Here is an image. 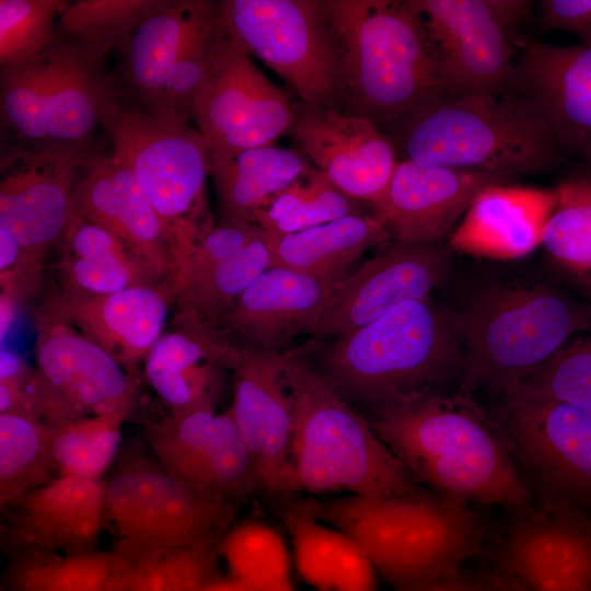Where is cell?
Wrapping results in <instances>:
<instances>
[{"label": "cell", "instance_id": "cell-1", "mask_svg": "<svg viewBox=\"0 0 591 591\" xmlns=\"http://www.w3.org/2000/svg\"><path fill=\"white\" fill-rule=\"evenodd\" d=\"M369 422L413 477L436 493L512 512L534 506L501 427L465 393L426 392Z\"/></svg>", "mask_w": 591, "mask_h": 591}, {"label": "cell", "instance_id": "cell-2", "mask_svg": "<svg viewBox=\"0 0 591 591\" xmlns=\"http://www.w3.org/2000/svg\"><path fill=\"white\" fill-rule=\"evenodd\" d=\"M344 55L341 113L392 130L445 95L437 47L414 0H326Z\"/></svg>", "mask_w": 591, "mask_h": 591}, {"label": "cell", "instance_id": "cell-3", "mask_svg": "<svg viewBox=\"0 0 591 591\" xmlns=\"http://www.w3.org/2000/svg\"><path fill=\"white\" fill-rule=\"evenodd\" d=\"M385 135L398 161L515 177L546 171L564 154L541 112L520 91L443 95Z\"/></svg>", "mask_w": 591, "mask_h": 591}, {"label": "cell", "instance_id": "cell-4", "mask_svg": "<svg viewBox=\"0 0 591 591\" xmlns=\"http://www.w3.org/2000/svg\"><path fill=\"white\" fill-rule=\"evenodd\" d=\"M293 399L292 463L298 491L393 498L419 491L416 479L302 350L279 354Z\"/></svg>", "mask_w": 591, "mask_h": 591}, {"label": "cell", "instance_id": "cell-5", "mask_svg": "<svg viewBox=\"0 0 591 591\" xmlns=\"http://www.w3.org/2000/svg\"><path fill=\"white\" fill-rule=\"evenodd\" d=\"M310 503L316 518L354 540L397 591L460 570L484 547L485 526L470 502L438 493Z\"/></svg>", "mask_w": 591, "mask_h": 591}, {"label": "cell", "instance_id": "cell-6", "mask_svg": "<svg viewBox=\"0 0 591 591\" xmlns=\"http://www.w3.org/2000/svg\"><path fill=\"white\" fill-rule=\"evenodd\" d=\"M460 356L455 313L427 298L404 302L333 339L323 354L322 374L348 403L378 416L433 391Z\"/></svg>", "mask_w": 591, "mask_h": 591}, {"label": "cell", "instance_id": "cell-7", "mask_svg": "<svg viewBox=\"0 0 591 591\" xmlns=\"http://www.w3.org/2000/svg\"><path fill=\"white\" fill-rule=\"evenodd\" d=\"M465 355L462 393L517 386L570 341L591 332V304L540 282L497 283L455 313Z\"/></svg>", "mask_w": 591, "mask_h": 591}, {"label": "cell", "instance_id": "cell-8", "mask_svg": "<svg viewBox=\"0 0 591 591\" xmlns=\"http://www.w3.org/2000/svg\"><path fill=\"white\" fill-rule=\"evenodd\" d=\"M190 118L174 111L128 107L118 101L109 102L101 116L112 152L131 171L163 222L176 275L215 227L206 189L210 149Z\"/></svg>", "mask_w": 591, "mask_h": 591}, {"label": "cell", "instance_id": "cell-9", "mask_svg": "<svg viewBox=\"0 0 591 591\" xmlns=\"http://www.w3.org/2000/svg\"><path fill=\"white\" fill-rule=\"evenodd\" d=\"M229 37L285 79L300 102L341 111L344 55L326 0H224Z\"/></svg>", "mask_w": 591, "mask_h": 591}, {"label": "cell", "instance_id": "cell-10", "mask_svg": "<svg viewBox=\"0 0 591 591\" xmlns=\"http://www.w3.org/2000/svg\"><path fill=\"white\" fill-rule=\"evenodd\" d=\"M502 395L497 422L533 501L591 520V407L517 389Z\"/></svg>", "mask_w": 591, "mask_h": 591}, {"label": "cell", "instance_id": "cell-11", "mask_svg": "<svg viewBox=\"0 0 591 591\" xmlns=\"http://www.w3.org/2000/svg\"><path fill=\"white\" fill-rule=\"evenodd\" d=\"M35 366L28 389L48 427L88 417L126 419L139 386L101 347L47 301L35 313Z\"/></svg>", "mask_w": 591, "mask_h": 591}, {"label": "cell", "instance_id": "cell-12", "mask_svg": "<svg viewBox=\"0 0 591 591\" xmlns=\"http://www.w3.org/2000/svg\"><path fill=\"white\" fill-rule=\"evenodd\" d=\"M437 47L445 95L518 89L514 51L526 0H414Z\"/></svg>", "mask_w": 591, "mask_h": 591}, {"label": "cell", "instance_id": "cell-13", "mask_svg": "<svg viewBox=\"0 0 591 591\" xmlns=\"http://www.w3.org/2000/svg\"><path fill=\"white\" fill-rule=\"evenodd\" d=\"M95 151L91 146L45 143L1 152L0 228L20 243L38 277L47 251L65 232L71 195Z\"/></svg>", "mask_w": 591, "mask_h": 591}, {"label": "cell", "instance_id": "cell-14", "mask_svg": "<svg viewBox=\"0 0 591 591\" xmlns=\"http://www.w3.org/2000/svg\"><path fill=\"white\" fill-rule=\"evenodd\" d=\"M106 506L119 538L149 548L221 533L234 507L231 499L146 466L115 475L106 484Z\"/></svg>", "mask_w": 591, "mask_h": 591}, {"label": "cell", "instance_id": "cell-15", "mask_svg": "<svg viewBox=\"0 0 591 591\" xmlns=\"http://www.w3.org/2000/svg\"><path fill=\"white\" fill-rule=\"evenodd\" d=\"M192 116L210 151L234 152L273 146L287 135L293 104L228 35Z\"/></svg>", "mask_w": 591, "mask_h": 591}, {"label": "cell", "instance_id": "cell-16", "mask_svg": "<svg viewBox=\"0 0 591 591\" xmlns=\"http://www.w3.org/2000/svg\"><path fill=\"white\" fill-rule=\"evenodd\" d=\"M513 513L497 556L503 591H591V520L537 505Z\"/></svg>", "mask_w": 591, "mask_h": 591}, {"label": "cell", "instance_id": "cell-17", "mask_svg": "<svg viewBox=\"0 0 591 591\" xmlns=\"http://www.w3.org/2000/svg\"><path fill=\"white\" fill-rule=\"evenodd\" d=\"M334 292L316 337L339 338L412 300L429 298L449 268L450 247L440 242L390 240Z\"/></svg>", "mask_w": 591, "mask_h": 591}, {"label": "cell", "instance_id": "cell-18", "mask_svg": "<svg viewBox=\"0 0 591 591\" xmlns=\"http://www.w3.org/2000/svg\"><path fill=\"white\" fill-rule=\"evenodd\" d=\"M144 433L162 468L195 488L234 500L259 490L254 463L228 410L171 415Z\"/></svg>", "mask_w": 591, "mask_h": 591}, {"label": "cell", "instance_id": "cell-19", "mask_svg": "<svg viewBox=\"0 0 591 591\" xmlns=\"http://www.w3.org/2000/svg\"><path fill=\"white\" fill-rule=\"evenodd\" d=\"M229 409L252 456L259 490L298 491L292 463L293 399L279 354L240 347Z\"/></svg>", "mask_w": 591, "mask_h": 591}, {"label": "cell", "instance_id": "cell-20", "mask_svg": "<svg viewBox=\"0 0 591 591\" xmlns=\"http://www.w3.org/2000/svg\"><path fill=\"white\" fill-rule=\"evenodd\" d=\"M287 135L345 194L373 207L383 200L398 159L389 136L371 123L299 102Z\"/></svg>", "mask_w": 591, "mask_h": 591}, {"label": "cell", "instance_id": "cell-21", "mask_svg": "<svg viewBox=\"0 0 591 591\" xmlns=\"http://www.w3.org/2000/svg\"><path fill=\"white\" fill-rule=\"evenodd\" d=\"M69 213L114 235L160 279L173 285L176 265L165 228L131 171L95 151L70 198Z\"/></svg>", "mask_w": 591, "mask_h": 591}, {"label": "cell", "instance_id": "cell-22", "mask_svg": "<svg viewBox=\"0 0 591 591\" xmlns=\"http://www.w3.org/2000/svg\"><path fill=\"white\" fill-rule=\"evenodd\" d=\"M515 176L397 162L373 217L391 237L410 243L440 242L487 187Z\"/></svg>", "mask_w": 591, "mask_h": 591}, {"label": "cell", "instance_id": "cell-23", "mask_svg": "<svg viewBox=\"0 0 591 591\" xmlns=\"http://www.w3.org/2000/svg\"><path fill=\"white\" fill-rule=\"evenodd\" d=\"M347 276H317L269 267L240 297L220 331L247 345L282 354L302 334L316 336L329 301Z\"/></svg>", "mask_w": 591, "mask_h": 591}, {"label": "cell", "instance_id": "cell-24", "mask_svg": "<svg viewBox=\"0 0 591 591\" xmlns=\"http://www.w3.org/2000/svg\"><path fill=\"white\" fill-rule=\"evenodd\" d=\"M518 91L541 112L563 153L591 164V46L526 44Z\"/></svg>", "mask_w": 591, "mask_h": 591}, {"label": "cell", "instance_id": "cell-25", "mask_svg": "<svg viewBox=\"0 0 591 591\" xmlns=\"http://www.w3.org/2000/svg\"><path fill=\"white\" fill-rule=\"evenodd\" d=\"M173 300L171 281H162L103 296L60 292L48 302L129 375L137 376L140 363L162 335Z\"/></svg>", "mask_w": 591, "mask_h": 591}, {"label": "cell", "instance_id": "cell-26", "mask_svg": "<svg viewBox=\"0 0 591 591\" xmlns=\"http://www.w3.org/2000/svg\"><path fill=\"white\" fill-rule=\"evenodd\" d=\"M9 509L7 532L14 551L93 552L108 517L106 484L56 476Z\"/></svg>", "mask_w": 591, "mask_h": 591}, {"label": "cell", "instance_id": "cell-27", "mask_svg": "<svg viewBox=\"0 0 591 591\" xmlns=\"http://www.w3.org/2000/svg\"><path fill=\"white\" fill-rule=\"evenodd\" d=\"M557 201L555 188L496 184L473 201L449 235V247L490 259H517L542 244Z\"/></svg>", "mask_w": 591, "mask_h": 591}, {"label": "cell", "instance_id": "cell-28", "mask_svg": "<svg viewBox=\"0 0 591 591\" xmlns=\"http://www.w3.org/2000/svg\"><path fill=\"white\" fill-rule=\"evenodd\" d=\"M112 46L57 38L51 58L46 143L86 147L105 106L117 99L115 83L102 71ZM45 144V143H44Z\"/></svg>", "mask_w": 591, "mask_h": 591}, {"label": "cell", "instance_id": "cell-29", "mask_svg": "<svg viewBox=\"0 0 591 591\" xmlns=\"http://www.w3.org/2000/svg\"><path fill=\"white\" fill-rule=\"evenodd\" d=\"M219 13L220 1L163 0L137 27L126 51L127 76L149 109L179 56Z\"/></svg>", "mask_w": 591, "mask_h": 591}, {"label": "cell", "instance_id": "cell-30", "mask_svg": "<svg viewBox=\"0 0 591 591\" xmlns=\"http://www.w3.org/2000/svg\"><path fill=\"white\" fill-rule=\"evenodd\" d=\"M310 160L298 148L267 146L234 152L210 151L222 223H252L256 213L299 178Z\"/></svg>", "mask_w": 591, "mask_h": 591}, {"label": "cell", "instance_id": "cell-31", "mask_svg": "<svg viewBox=\"0 0 591 591\" xmlns=\"http://www.w3.org/2000/svg\"><path fill=\"white\" fill-rule=\"evenodd\" d=\"M262 232L270 267L317 276L343 273L366 250L391 240L373 215L361 212L296 233Z\"/></svg>", "mask_w": 591, "mask_h": 591}, {"label": "cell", "instance_id": "cell-32", "mask_svg": "<svg viewBox=\"0 0 591 591\" xmlns=\"http://www.w3.org/2000/svg\"><path fill=\"white\" fill-rule=\"evenodd\" d=\"M554 188L557 201L542 245L564 278L591 297V164L572 171Z\"/></svg>", "mask_w": 591, "mask_h": 591}, {"label": "cell", "instance_id": "cell-33", "mask_svg": "<svg viewBox=\"0 0 591 591\" xmlns=\"http://www.w3.org/2000/svg\"><path fill=\"white\" fill-rule=\"evenodd\" d=\"M113 552L59 555L18 549L2 579L1 591H116Z\"/></svg>", "mask_w": 591, "mask_h": 591}, {"label": "cell", "instance_id": "cell-34", "mask_svg": "<svg viewBox=\"0 0 591 591\" xmlns=\"http://www.w3.org/2000/svg\"><path fill=\"white\" fill-rule=\"evenodd\" d=\"M50 428L25 413L0 414V506L7 510L55 473Z\"/></svg>", "mask_w": 591, "mask_h": 591}, {"label": "cell", "instance_id": "cell-35", "mask_svg": "<svg viewBox=\"0 0 591 591\" xmlns=\"http://www.w3.org/2000/svg\"><path fill=\"white\" fill-rule=\"evenodd\" d=\"M359 202L310 163L299 178L256 213L253 224L268 232L296 233L358 213Z\"/></svg>", "mask_w": 591, "mask_h": 591}, {"label": "cell", "instance_id": "cell-36", "mask_svg": "<svg viewBox=\"0 0 591 591\" xmlns=\"http://www.w3.org/2000/svg\"><path fill=\"white\" fill-rule=\"evenodd\" d=\"M270 265V255L260 232L239 255L181 286L175 296L178 310L195 313L219 328L244 291Z\"/></svg>", "mask_w": 591, "mask_h": 591}, {"label": "cell", "instance_id": "cell-37", "mask_svg": "<svg viewBox=\"0 0 591 591\" xmlns=\"http://www.w3.org/2000/svg\"><path fill=\"white\" fill-rule=\"evenodd\" d=\"M220 553L231 578L251 591H292L282 537L259 522L241 523L222 536Z\"/></svg>", "mask_w": 591, "mask_h": 591}, {"label": "cell", "instance_id": "cell-38", "mask_svg": "<svg viewBox=\"0 0 591 591\" xmlns=\"http://www.w3.org/2000/svg\"><path fill=\"white\" fill-rule=\"evenodd\" d=\"M221 533L155 548L143 561L131 591H199L222 579Z\"/></svg>", "mask_w": 591, "mask_h": 591}, {"label": "cell", "instance_id": "cell-39", "mask_svg": "<svg viewBox=\"0 0 591 591\" xmlns=\"http://www.w3.org/2000/svg\"><path fill=\"white\" fill-rule=\"evenodd\" d=\"M50 71L49 47L30 61L1 68L2 120L26 144L47 140Z\"/></svg>", "mask_w": 591, "mask_h": 591}, {"label": "cell", "instance_id": "cell-40", "mask_svg": "<svg viewBox=\"0 0 591 591\" xmlns=\"http://www.w3.org/2000/svg\"><path fill=\"white\" fill-rule=\"evenodd\" d=\"M123 421L121 418L95 416L49 427L57 476L100 479L118 451Z\"/></svg>", "mask_w": 591, "mask_h": 591}, {"label": "cell", "instance_id": "cell-41", "mask_svg": "<svg viewBox=\"0 0 591 591\" xmlns=\"http://www.w3.org/2000/svg\"><path fill=\"white\" fill-rule=\"evenodd\" d=\"M163 0H80L63 8L58 34L63 38L100 43L126 54L140 23Z\"/></svg>", "mask_w": 591, "mask_h": 591}, {"label": "cell", "instance_id": "cell-42", "mask_svg": "<svg viewBox=\"0 0 591 591\" xmlns=\"http://www.w3.org/2000/svg\"><path fill=\"white\" fill-rule=\"evenodd\" d=\"M63 0L0 1V66L13 67L44 53L56 36Z\"/></svg>", "mask_w": 591, "mask_h": 591}, {"label": "cell", "instance_id": "cell-43", "mask_svg": "<svg viewBox=\"0 0 591 591\" xmlns=\"http://www.w3.org/2000/svg\"><path fill=\"white\" fill-rule=\"evenodd\" d=\"M513 389L591 407V332L571 339Z\"/></svg>", "mask_w": 591, "mask_h": 591}, {"label": "cell", "instance_id": "cell-44", "mask_svg": "<svg viewBox=\"0 0 591 591\" xmlns=\"http://www.w3.org/2000/svg\"><path fill=\"white\" fill-rule=\"evenodd\" d=\"M222 368L207 361L144 367V375L171 415L216 412L222 392Z\"/></svg>", "mask_w": 591, "mask_h": 591}, {"label": "cell", "instance_id": "cell-45", "mask_svg": "<svg viewBox=\"0 0 591 591\" xmlns=\"http://www.w3.org/2000/svg\"><path fill=\"white\" fill-rule=\"evenodd\" d=\"M57 269L61 293L103 296L132 287L158 285L161 280L132 255L79 258L60 255Z\"/></svg>", "mask_w": 591, "mask_h": 591}, {"label": "cell", "instance_id": "cell-46", "mask_svg": "<svg viewBox=\"0 0 591 591\" xmlns=\"http://www.w3.org/2000/svg\"><path fill=\"white\" fill-rule=\"evenodd\" d=\"M227 39L220 7L219 16L187 46L171 69L153 109L192 116L193 102L209 78Z\"/></svg>", "mask_w": 591, "mask_h": 591}, {"label": "cell", "instance_id": "cell-47", "mask_svg": "<svg viewBox=\"0 0 591 591\" xmlns=\"http://www.w3.org/2000/svg\"><path fill=\"white\" fill-rule=\"evenodd\" d=\"M283 521L301 576L318 591H333L339 532L321 524L310 501L288 508Z\"/></svg>", "mask_w": 591, "mask_h": 591}, {"label": "cell", "instance_id": "cell-48", "mask_svg": "<svg viewBox=\"0 0 591 591\" xmlns=\"http://www.w3.org/2000/svg\"><path fill=\"white\" fill-rule=\"evenodd\" d=\"M260 232L252 223H222L208 230L177 273L173 281L175 296L185 282L239 255Z\"/></svg>", "mask_w": 591, "mask_h": 591}, {"label": "cell", "instance_id": "cell-49", "mask_svg": "<svg viewBox=\"0 0 591 591\" xmlns=\"http://www.w3.org/2000/svg\"><path fill=\"white\" fill-rule=\"evenodd\" d=\"M333 591H375L372 563L360 546L341 532Z\"/></svg>", "mask_w": 591, "mask_h": 591}, {"label": "cell", "instance_id": "cell-50", "mask_svg": "<svg viewBox=\"0 0 591 591\" xmlns=\"http://www.w3.org/2000/svg\"><path fill=\"white\" fill-rule=\"evenodd\" d=\"M538 16L544 28L572 33L591 46V0H543Z\"/></svg>", "mask_w": 591, "mask_h": 591}, {"label": "cell", "instance_id": "cell-51", "mask_svg": "<svg viewBox=\"0 0 591 591\" xmlns=\"http://www.w3.org/2000/svg\"><path fill=\"white\" fill-rule=\"evenodd\" d=\"M407 591H503V589L498 580L457 570Z\"/></svg>", "mask_w": 591, "mask_h": 591}, {"label": "cell", "instance_id": "cell-52", "mask_svg": "<svg viewBox=\"0 0 591 591\" xmlns=\"http://www.w3.org/2000/svg\"><path fill=\"white\" fill-rule=\"evenodd\" d=\"M32 375V368L25 359L15 351L1 347L0 351V383L24 386Z\"/></svg>", "mask_w": 591, "mask_h": 591}, {"label": "cell", "instance_id": "cell-53", "mask_svg": "<svg viewBox=\"0 0 591 591\" xmlns=\"http://www.w3.org/2000/svg\"><path fill=\"white\" fill-rule=\"evenodd\" d=\"M23 248L8 231L0 228V273L14 268L22 258Z\"/></svg>", "mask_w": 591, "mask_h": 591}, {"label": "cell", "instance_id": "cell-54", "mask_svg": "<svg viewBox=\"0 0 591 591\" xmlns=\"http://www.w3.org/2000/svg\"><path fill=\"white\" fill-rule=\"evenodd\" d=\"M22 301L18 298L16 294L9 290H1L0 293V338L1 345L4 337L9 333L11 326L13 325L18 310Z\"/></svg>", "mask_w": 591, "mask_h": 591}, {"label": "cell", "instance_id": "cell-55", "mask_svg": "<svg viewBox=\"0 0 591 591\" xmlns=\"http://www.w3.org/2000/svg\"><path fill=\"white\" fill-rule=\"evenodd\" d=\"M199 591H251L247 587L233 578L220 579Z\"/></svg>", "mask_w": 591, "mask_h": 591}]
</instances>
